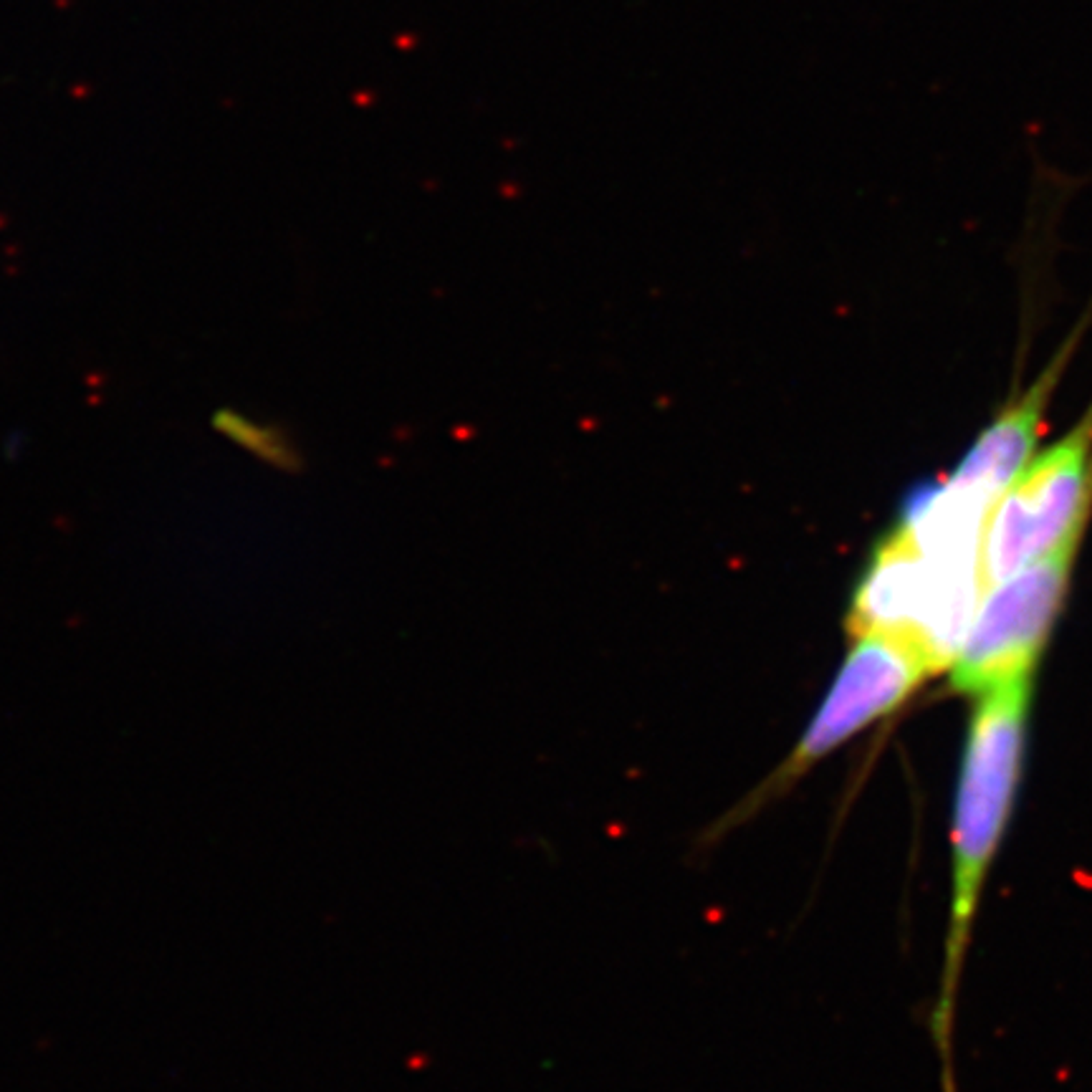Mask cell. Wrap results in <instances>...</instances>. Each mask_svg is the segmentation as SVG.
Instances as JSON below:
<instances>
[{"instance_id":"cell-1","label":"cell","mask_w":1092,"mask_h":1092,"mask_svg":"<svg viewBox=\"0 0 1092 1092\" xmlns=\"http://www.w3.org/2000/svg\"><path fill=\"white\" fill-rule=\"evenodd\" d=\"M1032 693V676H1025L974 696L976 703L963 739L951 817V913L943 946L939 1002L931 1019L946 1090L951 1092L959 982L989 868L1002 847L1022 784Z\"/></svg>"},{"instance_id":"cell-2","label":"cell","mask_w":1092,"mask_h":1092,"mask_svg":"<svg viewBox=\"0 0 1092 1092\" xmlns=\"http://www.w3.org/2000/svg\"><path fill=\"white\" fill-rule=\"evenodd\" d=\"M933 676L931 665L913 648L890 635H852V645L840 663L830 688L805 726L784 762L774 766L754 789L713 819L696 840V852L713 850L731 832L741 830L759 812L787 797L809 771L900 706Z\"/></svg>"},{"instance_id":"cell-3","label":"cell","mask_w":1092,"mask_h":1092,"mask_svg":"<svg viewBox=\"0 0 1092 1092\" xmlns=\"http://www.w3.org/2000/svg\"><path fill=\"white\" fill-rule=\"evenodd\" d=\"M982 594V564L931 559L890 531L854 587L847 625L896 637L939 673L959 656Z\"/></svg>"},{"instance_id":"cell-4","label":"cell","mask_w":1092,"mask_h":1092,"mask_svg":"<svg viewBox=\"0 0 1092 1092\" xmlns=\"http://www.w3.org/2000/svg\"><path fill=\"white\" fill-rule=\"evenodd\" d=\"M1092 499V413L1032 458L989 511L982 539L983 590L1029 562L1074 544Z\"/></svg>"},{"instance_id":"cell-5","label":"cell","mask_w":1092,"mask_h":1092,"mask_svg":"<svg viewBox=\"0 0 1092 1092\" xmlns=\"http://www.w3.org/2000/svg\"><path fill=\"white\" fill-rule=\"evenodd\" d=\"M1074 546L1049 551L983 590L948 668L956 693L979 696L1034 673L1067 594Z\"/></svg>"},{"instance_id":"cell-6","label":"cell","mask_w":1092,"mask_h":1092,"mask_svg":"<svg viewBox=\"0 0 1092 1092\" xmlns=\"http://www.w3.org/2000/svg\"><path fill=\"white\" fill-rule=\"evenodd\" d=\"M1067 354L1070 347L1060 351V359L1039 374V379L1029 387L1022 400H1017L991 420V425L971 443L966 456L956 463V471L946 481L968 496L996 503V499L1032 460L1049 394L1057 385Z\"/></svg>"},{"instance_id":"cell-7","label":"cell","mask_w":1092,"mask_h":1092,"mask_svg":"<svg viewBox=\"0 0 1092 1092\" xmlns=\"http://www.w3.org/2000/svg\"><path fill=\"white\" fill-rule=\"evenodd\" d=\"M213 428L228 440L238 443L245 450L256 453L266 463H273V465H291L294 463L288 448H286L284 440L279 437L276 430L263 428V425L248 420L245 415H238L233 410H218L213 417Z\"/></svg>"}]
</instances>
